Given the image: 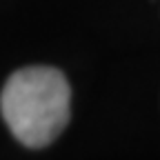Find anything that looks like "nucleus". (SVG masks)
<instances>
[{
    "label": "nucleus",
    "mask_w": 160,
    "mask_h": 160,
    "mask_svg": "<svg viewBox=\"0 0 160 160\" xmlns=\"http://www.w3.org/2000/svg\"><path fill=\"white\" fill-rule=\"evenodd\" d=\"M71 89L53 67H25L9 76L0 96L2 118L25 147L38 149L62 133L69 122Z\"/></svg>",
    "instance_id": "f257e3e1"
}]
</instances>
